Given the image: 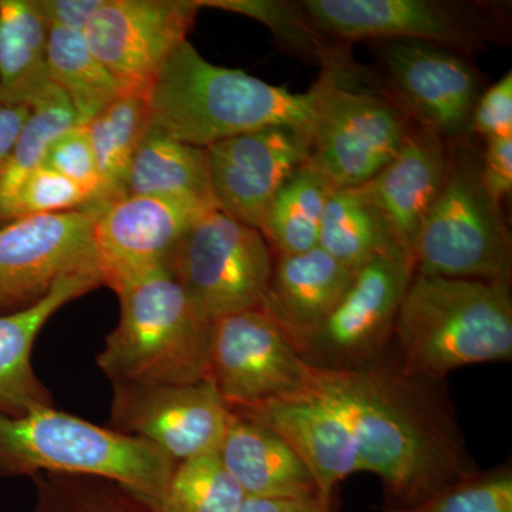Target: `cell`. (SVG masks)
I'll list each match as a JSON object with an SVG mask.
<instances>
[{"label":"cell","instance_id":"6da1fadb","mask_svg":"<svg viewBox=\"0 0 512 512\" xmlns=\"http://www.w3.org/2000/svg\"><path fill=\"white\" fill-rule=\"evenodd\" d=\"M308 390L349 424L362 473L382 485L380 512L410 510L481 471L444 383L410 375L393 350L356 369L311 367Z\"/></svg>","mask_w":512,"mask_h":512},{"label":"cell","instance_id":"7a4b0ae2","mask_svg":"<svg viewBox=\"0 0 512 512\" xmlns=\"http://www.w3.org/2000/svg\"><path fill=\"white\" fill-rule=\"evenodd\" d=\"M323 72L309 92L293 93L237 69L215 66L188 40L163 64L148 87L151 126L190 146L286 127L312 136L320 106L335 83Z\"/></svg>","mask_w":512,"mask_h":512},{"label":"cell","instance_id":"3957f363","mask_svg":"<svg viewBox=\"0 0 512 512\" xmlns=\"http://www.w3.org/2000/svg\"><path fill=\"white\" fill-rule=\"evenodd\" d=\"M392 350L407 373L439 382L460 367L511 362V281L414 272Z\"/></svg>","mask_w":512,"mask_h":512},{"label":"cell","instance_id":"277c9868","mask_svg":"<svg viewBox=\"0 0 512 512\" xmlns=\"http://www.w3.org/2000/svg\"><path fill=\"white\" fill-rule=\"evenodd\" d=\"M175 466L147 441L104 429L53 406L19 416L0 412V477L103 478L156 508Z\"/></svg>","mask_w":512,"mask_h":512},{"label":"cell","instance_id":"5b68a950","mask_svg":"<svg viewBox=\"0 0 512 512\" xmlns=\"http://www.w3.org/2000/svg\"><path fill=\"white\" fill-rule=\"evenodd\" d=\"M120 319L97 356L113 384L184 386L208 379L212 323L165 266L116 291Z\"/></svg>","mask_w":512,"mask_h":512},{"label":"cell","instance_id":"8992f818","mask_svg":"<svg viewBox=\"0 0 512 512\" xmlns=\"http://www.w3.org/2000/svg\"><path fill=\"white\" fill-rule=\"evenodd\" d=\"M453 143L443 190L414 245L416 274L511 281V235L481 181L480 156Z\"/></svg>","mask_w":512,"mask_h":512},{"label":"cell","instance_id":"52a82bcc","mask_svg":"<svg viewBox=\"0 0 512 512\" xmlns=\"http://www.w3.org/2000/svg\"><path fill=\"white\" fill-rule=\"evenodd\" d=\"M274 252L258 229L220 210L194 222L165 259V269L208 318L261 306Z\"/></svg>","mask_w":512,"mask_h":512},{"label":"cell","instance_id":"ba28073f","mask_svg":"<svg viewBox=\"0 0 512 512\" xmlns=\"http://www.w3.org/2000/svg\"><path fill=\"white\" fill-rule=\"evenodd\" d=\"M320 30L342 43L414 40L460 55L487 50L498 40L495 5L443 0H303Z\"/></svg>","mask_w":512,"mask_h":512},{"label":"cell","instance_id":"9c48e42d","mask_svg":"<svg viewBox=\"0 0 512 512\" xmlns=\"http://www.w3.org/2000/svg\"><path fill=\"white\" fill-rule=\"evenodd\" d=\"M416 272L402 249L373 259L355 278L328 318L303 340L298 353L313 369L369 365L392 350L394 325Z\"/></svg>","mask_w":512,"mask_h":512},{"label":"cell","instance_id":"30bf717a","mask_svg":"<svg viewBox=\"0 0 512 512\" xmlns=\"http://www.w3.org/2000/svg\"><path fill=\"white\" fill-rule=\"evenodd\" d=\"M97 210L92 205L0 225V313L35 305L69 276L101 274L93 239Z\"/></svg>","mask_w":512,"mask_h":512},{"label":"cell","instance_id":"8fae6325","mask_svg":"<svg viewBox=\"0 0 512 512\" xmlns=\"http://www.w3.org/2000/svg\"><path fill=\"white\" fill-rule=\"evenodd\" d=\"M208 379L237 409L306 392L311 366L275 320L255 308L212 323Z\"/></svg>","mask_w":512,"mask_h":512},{"label":"cell","instance_id":"7c38bea8","mask_svg":"<svg viewBox=\"0 0 512 512\" xmlns=\"http://www.w3.org/2000/svg\"><path fill=\"white\" fill-rule=\"evenodd\" d=\"M410 126L393 101L335 83L320 106L309 161L336 188L360 187L399 153Z\"/></svg>","mask_w":512,"mask_h":512},{"label":"cell","instance_id":"4fadbf2b","mask_svg":"<svg viewBox=\"0 0 512 512\" xmlns=\"http://www.w3.org/2000/svg\"><path fill=\"white\" fill-rule=\"evenodd\" d=\"M113 386L114 430L153 444L175 463L220 450L232 410L211 379L184 386Z\"/></svg>","mask_w":512,"mask_h":512},{"label":"cell","instance_id":"5bb4252c","mask_svg":"<svg viewBox=\"0 0 512 512\" xmlns=\"http://www.w3.org/2000/svg\"><path fill=\"white\" fill-rule=\"evenodd\" d=\"M201 9L200 0H103L83 36L127 89L148 90Z\"/></svg>","mask_w":512,"mask_h":512},{"label":"cell","instance_id":"9a60e30c","mask_svg":"<svg viewBox=\"0 0 512 512\" xmlns=\"http://www.w3.org/2000/svg\"><path fill=\"white\" fill-rule=\"evenodd\" d=\"M93 239L103 284L114 292L164 266L178 239L212 204L181 198L126 195L100 205Z\"/></svg>","mask_w":512,"mask_h":512},{"label":"cell","instance_id":"2e32d148","mask_svg":"<svg viewBox=\"0 0 512 512\" xmlns=\"http://www.w3.org/2000/svg\"><path fill=\"white\" fill-rule=\"evenodd\" d=\"M205 154L217 210L258 229L276 192L311 158V136L264 128L211 144Z\"/></svg>","mask_w":512,"mask_h":512},{"label":"cell","instance_id":"e0dca14e","mask_svg":"<svg viewBox=\"0 0 512 512\" xmlns=\"http://www.w3.org/2000/svg\"><path fill=\"white\" fill-rule=\"evenodd\" d=\"M380 52L394 90L414 120L447 143L470 133L484 89L481 73L467 56L414 40H383Z\"/></svg>","mask_w":512,"mask_h":512},{"label":"cell","instance_id":"ac0fdd59","mask_svg":"<svg viewBox=\"0 0 512 512\" xmlns=\"http://www.w3.org/2000/svg\"><path fill=\"white\" fill-rule=\"evenodd\" d=\"M231 410L278 434L308 467L320 495L328 500H335L342 481L362 473L349 424L311 390Z\"/></svg>","mask_w":512,"mask_h":512},{"label":"cell","instance_id":"d6986e66","mask_svg":"<svg viewBox=\"0 0 512 512\" xmlns=\"http://www.w3.org/2000/svg\"><path fill=\"white\" fill-rule=\"evenodd\" d=\"M447 170V141L413 119L399 153L363 185L394 241L412 259L417 235L443 190Z\"/></svg>","mask_w":512,"mask_h":512},{"label":"cell","instance_id":"ffe728a7","mask_svg":"<svg viewBox=\"0 0 512 512\" xmlns=\"http://www.w3.org/2000/svg\"><path fill=\"white\" fill-rule=\"evenodd\" d=\"M355 274L319 247L275 256L268 291L259 308L275 320L298 350L336 308Z\"/></svg>","mask_w":512,"mask_h":512},{"label":"cell","instance_id":"44dd1931","mask_svg":"<svg viewBox=\"0 0 512 512\" xmlns=\"http://www.w3.org/2000/svg\"><path fill=\"white\" fill-rule=\"evenodd\" d=\"M100 285L103 278L99 272L69 276L35 305L0 313V412L19 416L53 406L49 390L33 372V345L59 309Z\"/></svg>","mask_w":512,"mask_h":512},{"label":"cell","instance_id":"7402d4cb","mask_svg":"<svg viewBox=\"0 0 512 512\" xmlns=\"http://www.w3.org/2000/svg\"><path fill=\"white\" fill-rule=\"evenodd\" d=\"M218 456L247 497L320 495L311 471L301 458L278 434L258 421L232 412Z\"/></svg>","mask_w":512,"mask_h":512},{"label":"cell","instance_id":"603a6c76","mask_svg":"<svg viewBox=\"0 0 512 512\" xmlns=\"http://www.w3.org/2000/svg\"><path fill=\"white\" fill-rule=\"evenodd\" d=\"M49 28L35 0H0V103L32 109L55 89Z\"/></svg>","mask_w":512,"mask_h":512},{"label":"cell","instance_id":"cb8c5ba5","mask_svg":"<svg viewBox=\"0 0 512 512\" xmlns=\"http://www.w3.org/2000/svg\"><path fill=\"white\" fill-rule=\"evenodd\" d=\"M126 195L198 200L215 207L205 148L175 140L151 126L128 168Z\"/></svg>","mask_w":512,"mask_h":512},{"label":"cell","instance_id":"d4e9b609","mask_svg":"<svg viewBox=\"0 0 512 512\" xmlns=\"http://www.w3.org/2000/svg\"><path fill=\"white\" fill-rule=\"evenodd\" d=\"M201 8L239 13L266 26L276 42L293 56L318 63L323 72L335 73L346 84L362 80L360 72L345 45L326 35L313 23L301 2L285 0H200ZM339 42V40H338Z\"/></svg>","mask_w":512,"mask_h":512},{"label":"cell","instance_id":"484cf974","mask_svg":"<svg viewBox=\"0 0 512 512\" xmlns=\"http://www.w3.org/2000/svg\"><path fill=\"white\" fill-rule=\"evenodd\" d=\"M335 188L311 161L285 181L258 228L275 256L302 254L318 247L323 212Z\"/></svg>","mask_w":512,"mask_h":512},{"label":"cell","instance_id":"4316f807","mask_svg":"<svg viewBox=\"0 0 512 512\" xmlns=\"http://www.w3.org/2000/svg\"><path fill=\"white\" fill-rule=\"evenodd\" d=\"M318 247L353 271L400 249L363 185L335 188L330 194L320 224Z\"/></svg>","mask_w":512,"mask_h":512},{"label":"cell","instance_id":"83f0119b","mask_svg":"<svg viewBox=\"0 0 512 512\" xmlns=\"http://www.w3.org/2000/svg\"><path fill=\"white\" fill-rule=\"evenodd\" d=\"M147 92L127 89L84 124L99 167L100 205L124 197L128 168L151 127Z\"/></svg>","mask_w":512,"mask_h":512},{"label":"cell","instance_id":"f1b7e54d","mask_svg":"<svg viewBox=\"0 0 512 512\" xmlns=\"http://www.w3.org/2000/svg\"><path fill=\"white\" fill-rule=\"evenodd\" d=\"M47 63L50 80L72 104L80 126L127 90L93 55L83 33L49 29Z\"/></svg>","mask_w":512,"mask_h":512},{"label":"cell","instance_id":"f546056e","mask_svg":"<svg viewBox=\"0 0 512 512\" xmlns=\"http://www.w3.org/2000/svg\"><path fill=\"white\" fill-rule=\"evenodd\" d=\"M76 126H80L76 111L56 86L32 107L12 154L0 170V222L23 183L45 163L56 138Z\"/></svg>","mask_w":512,"mask_h":512},{"label":"cell","instance_id":"4dcf8cb0","mask_svg":"<svg viewBox=\"0 0 512 512\" xmlns=\"http://www.w3.org/2000/svg\"><path fill=\"white\" fill-rule=\"evenodd\" d=\"M245 495L217 453L177 463L157 512H239Z\"/></svg>","mask_w":512,"mask_h":512},{"label":"cell","instance_id":"1f68e13d","mask_svg":"<svg viewBox=\"0 0 512 512\" xmlns=\"http://www.w3.org/2000/svg\"><path fill=\"white\" fill-rule=\"evenodd\" d=\"M33 512H157L154 505L103 478L39 474Z\"/></svg>","mask_w":512,"mask_h":512},{"label":"cell","instance_id":"d6a6232c","mask_svg":"<svg viewBox=\"0 0 512 512\" xmlns=\"http://www.w3.org/2000/svg\"><path fill=\"white\" fill-rule=\"evenodd\" d=\"M400 512H512L511 463L481 470L423 504Z\"/></svg>","mask_w":512,"mask_h":512},{"label":"cell","instance_id":"836d02e7","mask_svg":"<svg viewBox=\"0 0 512 512\" xmlns=\"http://www.w3.org/2000/svg\"><path fill=\"white\" fill-rule=\"evenodd\" d=\"M86 207H92V200L82 188L52 168L42 165L20 187L5 212L3 222Z\"/></svg>","mask_w":512,"mask_h":512},{"label":"cell","instance_id":"e575fe53","mask_svg":"<svg viewBox=\"0 0 512 512\" xmlns=\"http://www.w3.org/2000/svg\"><path fill=\"white\" fill-rule=\"evenodd\" d=\"M46 167L72 181L82 188L93 207H99L101 198V181L99 167L94 157L92 144L87 137L84 126H76L56 138L47 151Z\"/></svg>","mask_w":512,"mask_h":512},{"label":"cell","instance_id":"d590c367","mask_svg":"<svg viewBox=\"0 0 512 512\" xmlns=\"http://www.w3.org/2000/svg\"><path fill=\"white\" fill-rule=\"evenodd\" d=\"M470 133H476L485 141L512 137L511 72L505 73L478 97L471 116Z\"/></svg>","mask_w":512,"mask_h":512},{"label":"cell","instance_id":"8d00e7d4","mask_svg":"<svg viewBox=\"0 0 512 512\" xmlns=\"http://www.w3.org/2000/svg\"><path fill=\"white\" fill-rule=\"evenodd\" d=\"M480 175L485 190L498 205L512 191V137L485 141L480 156Z\"/></svg>","mask_w":512,"mask_h":512},{"label":"cell","instance_id":"74e56055","mask_svg":"<svg viewBox=\"0 0 512 512\" xmlns=\"http://www.w3.org/2000/svg\"><path fill=\"white\" fill-rule=\"evenodd\" d=\"M103 0H35L47 28L83 33Z\"/></svg>","mask_w":512,"mask_h":512},{"label":"cell","instance_id":"f35d334b","mask_svg":"<svg viewBox=\"0 0 512 512\" xmlns=\"http://www.w3.org/2000/svg\"><path fill=\"white\" fill-rule=\"evenodd\" d=\"M239 512H335V500L318 495L305 498L247 497Z\"/></svg>","mask_w":512,"mask_h":512},{"label":"cell","instance_id":"ab89813d","mask_svg":"<svg viewBox=\"0 0 512 512\" xmlns=\"http://www.w3.org/2000/svg\"><path fill=\"white\" fill-rule=\"evenodd\" d=\"M30 111L29 107L0 103V170L12 154Z\"/></svg>","mask_w":512,"mask_h":512}]
</instances>
